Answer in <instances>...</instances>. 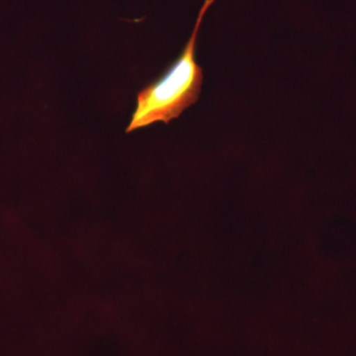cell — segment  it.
Returning <instances> with one entry per match:
<instances>
[{"mask_svg":"<svg viewBox=\"0 0 356 356\" xmlns=\"http://www.w3.org/2000/svg\"><path fill=\"white\" fill-rule=\"evenodd\" d=\"M214 1H204L191 38L172 67L158 81L140 91L137 107L126 133L159 121L168 124L197 102L203 83V70L195 60L196 41L204 16Z\"/></svg>","mask_w":356,"mask_h":356,"instance_id":"1","label":"cell"}]
</instances>
